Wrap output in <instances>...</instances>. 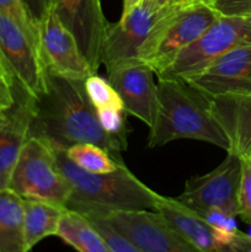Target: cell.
Returning <instances> with one entry per match:
<instances>
[{
	"label": "cell",
	"mask_w": 251,
	"mask_h": 252,
	"mask_svg": "<svg viewBox=\"0 0 251 252\" xmlns=\"http://www.w3.org/2000/svg\"><path fill=\"white\" fill-rule=\"evenodd\" d=\"M30 135L62 149L78 143H93L121 164L125 162L122 152L128 145L127 137L110 134L101 127L84 80L58 75L47 66L43 90L34 97Z\"/></svg>",
	"instance_id": "6da1fadb"
},
{
	"label": "cell",
	"mask_w": 251,
	"mask_h": 252,
	"mask_svg": "<svg viewBox=\"0 0 251 252\" xmlns=\"http://www.w3.org/2000/svg\"><path fill=\"white\" fill-rule=\"evenodd\" d=\"M157 97L159 108L149 128L148 147H162L177 139H194L228 152V138L212 112L208 96L184 79L159 78Z\"/></svg>",
	"instance_id": "7a4b0ae2"
},
{
	"label": "cell",
	"mask_w": 251,
	"mask_h": 252,
	"mask_svg": "<svg viewBox=\"0 0 251 252\" xmlns=\"http://www.w3.org/2000/svg\"><path fill=\"white\" fill-rule=\"evenodd\" d=\"M52 148L57 165L70 187L71 198L112 211H155L157 208L161 194L143 184L125 164L118 165L112 172H89L71 161L65 149Z\"/></svg>",
	"instance_id": "3957f363"
},
{
	"label": "cell",
	"mask_w": 251,
	"mask_h": 252,
	"mask_svg": "<svg viewBox=\"0 0 251 252\" xmlns=\"http://www.w3.org/2000/svg\"><path fill=\"white\" fill-rule=\"evenodd\" d=\"M219 16L211 4L203 1L193 0L179 5L157 22L138 58L157 73L180 51L196 41Z\"/></svg>",
	"instance_id": "277c9868"
},
{
	"label": "cell",
	"mask_w": 251,
	"mask_h": 252,
	"mask_svg": "<svg viewBox=\"0 0 251 252\" xmlns=\"http://www.w3.org/2000/svg\"><path fill=\"white\" fill-rule=\"evenodd\" d=\"M251 44V16L220 15L198 38L180 51L155 75L187 79L238 47Z\"/></svg>",
	"instance_id": "5b68a950"
},
{
	"label": "cell",
	"mask_w": 251,
	"mask_h": 252,
	"mask_svg": "<svg viewBox=\"0 0 251 252\" xmlns=\"http://www.w3.org/2000/svg\"><path fill=\"white\" fill-rule=\"evenodd\" d=\"M7 187L22 198L39 199L63 207L71 193L68 181L57 165L52 145L33 135H30L25 143Z\"/></svg>",
	"instance_id": "8992f818"
},
{
	"label": "cell",
	"mask_w": 251,
	"mask_h": 252,
	"mask_svg": "<svg viewBox=\"0 0 251 252\" xmlns=\"http://www.w3.org/2000/svg\"><path fill=\"white\" fill-rule=\"evenodd\" d=\"M179 6V5H177ZM176 6H160L153 0H140L122 12L120 21L108 22L102 43L101 64L106 70L138 58L140 48L160 19Z\"/></svg>",
	"instance_id": "52a82bcc"
},
{
	"label": "cell",
	"mask_w": 251,
	"mask_h": 252,
	"mask_svg": "<svg viewBox=\"0 0 251 252\" xmlns=\"http://www.w3.org/2000/svg\"><path fill=\"white\" fill-rule=\"evenodd\" d=\"M241 176V158L233 152L211 172L188 179L184 192L177 197L180 202L202 216L211 209L224 213L239 214V185Z\"/></svg>",
	"instance_id": "ba28073f"
},
{
	"label": "cell",
	"mask_w": 251,
	"mask_h": 252,
	"mask_svg": "<svg viewBox=\"0 0 251 252\" xmlns=\"http://www.w3.org/2000/svg\"><path fill=\"white\" fill-rule=\"evenodd\" d=\"M155 211L164 216L172 228L197 251L251 252V238L246 233H225L212 228L198 213L177 198L161 196Z\"/></svg>",
	"instance_id": "9c48e42d"
},
{
	"label": "cell",
	"mask_w": 251,
	"mask_h": 252,
	"mask_svg": "<svg viewBox=\"0 0 251 252\" xmlns=\"http://www.w3.org/2000/svg\"><path fill=\"white\" fill-rule=\"evenodd\" d=\"M111 219L138 252H194L157 211H111Z\"/></svg>",
	"instance_id": "30bf717a"
},
{
	"label": "cell",
	"mask_w": 251,
	"mask_h": 252,
	"mask_svg": "<svg viewBox=\"0 0 251 252\" xmlns=\"http://www.w3.org/2000/svg\"><path fill=\"white\" fill-rule=\"evenodd\" d=\"M0 51L9 65L14 80L33 97H37L43 90L46 71L38 42L1 11Z\"/></svg>",
	"instance_id": "8fae6325"
},
{
	"label": "cell",
	"mask_w": 251,
	"mask_h": 252,
	"mask_svg": "<svg viewBox=\"0 0 251 252\" xmlns=\"http://www.w3.org/2000/svg\"><path fill=\"white\" fill-rule=\"evenodd\" d=\"M49 7L73 33L93 74L97 73L108 25L100 0H51Z\"/></svg>",
	"instance_id": "7c38bea8"
},
{
	"label": "cell",
	"mask_w": 251,
	"mask_h": 252,
	"mask_svg": "<svg viewBox=\"0 0 251 252\" xmlns=\"http://www.w3.org/2000/svg\"><path fill=\"white\" fill-rule=\"evenodd\" d=\"M111 85L123 102L126 113L152 127L157 115L159 97L155 70L140 59L126 62L107 71Z\"/></svg>",
	"instance_id": "4fadbf2b"
},
{
	"label": "cell",
	"mask_w": 251,
	"mask_h": 252,
	"mask_svg": "<svg viewBox=\"0 0 251 252\" xmlns=\"http://www.w3.org/2000/svg\"><path fill=\"white\" fill-rule=\"evenodd\" d=\"M38 47L44 65L65 78L85 80L93 74L73 33L62 24L52 7L37 24Z\"/></svg>",
	"instance_id": "5bb4252c"
},
{
	"label": "cell",
	"mask_w": 251,
	"mask_h": 252,
	"mask_svg": "<svg viewBox=\"0 0 251 252\" xmlns=\"http://www.w3.org/2000/svg\"><path fill=\"white\" fill-rule=\"evenodd\" d=\"M209 97L251 94V44L219 57L199 73L184 79Z\"/></svg>",
	"instance_id": "9a60e30c"
},
{
	"label": "cell",
	"mask_w": 251,
	"mask_h": 252,
	"mask_svg": "<svg viewBox=\"0 0 251 252\" xmlns=\"http://www.w3.org/2000/svg\"><path fill=\"white\" fill-rule=\"evenodd\" d=\"M14 103L0 125V189L9 186L11 172L30 137L34 97L17 81L12 83Z\"/></svg>",
	"instance_id": "2e32d148"
},
{
	"label": "cell",
	"mask_w": 251,
	"mask_h": 252,
	"mask_svg": "<svg viewBox=\"0 0 251 252\" xmlns=\"http://www.w3.org/2000/svg\"><path fill=\"white\" fill-rule=\"evenodd\" d=\"M209 100L212 112L228 138V152L251 158V94L220 95Z\"/></svg>",
	"instance_id": "e0dca14e"
},
{
	"label": "cell",
	"mask_w": 251,
	"mask_h": 252,
	"mask_svg": "<svg viewBox=\"0 0 251 252\" xmlns=\"http://www.w3.org/2000/svg\"><path fill=\"white\" fill-rule=\"evenodd\" d=\"M65 208L51 202L24 198L25 251H30L43 239L56 235Z\"/></svg>",
	"instance_id": "ac0fdd59"
},
{
	"label": "cell",
	"mask_w": 251,
	"mask_h": 252,
	"mask_svg": "<svg viewBox=\"0 0 251 252\" xmlns=\"http://www.w3.org/2000/svg\"><path fill=\"white\" fill-rule=\"evenodd\" d=\"M24 198L9 187L0 189V252H26Z\"/></svg>",
	"instance_id": "d6986e66"
},
{
	"label": "cell",
	"mask_w": 251,
	"mask_h": 252,
	"mask_svg": "<svg viewBox=\"0 0 251 252\" xmlns=\"http://www.w3.org/2000/svg\"><path fill=\"white\" fill-rule=\"evenodd\" d=\"M65 207L78 212L88 219L110 252H138L137 248L121 233L120 229L111 219L110 212L112 209L71 197L68 199Z\"/></svg>",
	"instance_id": "ffe728a7"
},
{
	"label": "cell",
	"mask_w": 251,
	"mask_h": 252,
	"mask_svg": "<svg viewBox=\"0 0 251 252\" xmlns=\"http://www.w3.org/2000/svg\"><path fill=\"white\" fill-rule=\"evenodd\" d=\"M56 235L80 252H110L88 219L73 209H64Z\"/></svg>",
	"instance_id": "44dd1931"
},
{
	"label": "cell",
	"mask_w": 251,
	"mask_h": 252,
	"mask_svg": "<svg viewBox=\"0 0 251 252\" xmlns=\"http://www.w3.org/2000/svg\"><path fill=\"white\" fill-rule=\"evenodd\" d=\"M66 157L79 167L89 172H112L117 170V162L103 148L93 143H78L65 149ZM125 164V162H123Z\"/></svg>",
	"instance_id": "7402d4cb"
},
{
	"label": "cell",
	"mask_w": 251,
	"mask_h": 252,
	"mask_svg": "<svg viewBox=\"0 0 251 252\" xmlns=\"http://www.w3.org/2000/svg\"><path fill=\"white\" fill-rule=\"evenodd\" d=\"M84 86L95 108L116 107L125 110L120 95L111 85L110 81L98 76L96 73L90 74L84 80Z\"/></svg>",
	"instance_id": "603a6c76"
},
{
	"label": "cell",
	"mask_w": 251,
	"mask_h": 252,
	"mask_svg": "<svg viewBox=\"0 0 251 252\" xmlns=\"http://www.w3.org/2000/svg\"><path fill=\"white\" fill-rule=\"evenodd\" d=\"M0 11L11 17L16 24L20 25L24 31H26L32 38L38 42L37 25L31 19L21 0H0Z\"/></svg>",
	"instance_id": "cb8c5ba5"
},
{
	"label": "cell",
	"mask_w": 251,
	"mask_h": 252,
	"mask_svg": "<svg viewBox=\"0 0 251 252\" xmlns=\"http://www.w3.org/2000/svg\"><path fill=\"white\" fill-rule=\"evenodd\" d=\"M239 214L248 223L251 219V158H241V176L239 185Z\"/></svg>",
	"instance_id": "d4e9b609"
},
{
	"label": "cell",
	"mask_w": 251,
	"mask_h": 252,
	"mask_svg": "<svg viewBox=\"0 0 251 252\" xmlns=\"http://www.w3.org/2000/svg\"><path fill=\"white\" fill-rule=\"evenodd\" d=\"M125 112V110L116 107L96 108V115L101 127L110 134L121 135V137H128Z\"/></svg>",
	"instance_id": "484cf974"
},
{
	"label": "cell",
	"mask_w": 251,
	"mask_h": 252,
	"mask_svg": "<svg viewBox=\"0 0 251 252\" xmlns=\"http://www.w3.org/2000/svg\"><path fill=\"white\" fill-rule=\"evenodd\" d=\"M211 5L224 16H251V0H213Z\"/></svg>",
	"instance_id": "4316f807"
},
{
	"label": "cell",
	"mask_w": 251,
	"mask_h": 252,
	"mask_svg": "<svg viewBox=\"0 0 251 252\" xmlns=\"http://www.w3.org/2000/svg\"><path fill=\"white\" fill-rule=\"evenodd\" d=\"M26 9L34 24H38L51 6V0H27Z\"/></svg>",
	"instance_id": "83f0119b"
},
{
	"label": "cell",
	"mask_w": 251,
	"mask_h": 252,
	"mask_svg": "<svg viewBox=\"0 0 251 252\" xmlns=\"http://www.w3.org/2000/svg\"><path fill=\"white\" fill-rule=\"evenodd\" d=\"M14 91L12 83L6 79L0 78V111H6L14 103Z\"/></svg>",
	"instance_id": "f1b7e54d"
},
{
	"label": "cell",
	"mask_w": 251,
	"mask_h": 252,
	"mask_svg": "<svg viewBox=\"0 0 251 252\" xmlns=\"http://www.w3.org/2000/svg\"><path fill=\"white\" fill-rule=\"evenodd\" d=\"M0 78L6 79L10 83H14V76H12L11 71H10L9 65H7L6 61H5L4 56H2L1 51H0Z\"/></svg>",
	"instance_id": "f546056e"
},
{
	"label": "cell",
	"mask_w": 251,
	"mask_h": 252,
	"mask_svg": "<svg viewBox=\"0 0 251 252\" xmlns=\"http://www.w3.org/2000/svg\"><path fill=\"white\" fill-rule=\"evenodd\" d=\"M155 4L160 6H177V5H184L187 2H191L193 0H153Z\"/></svg>",
	"instance_id": "4dcf8cb0"
},
{
	"label": "cell",
	"mask_w": 251,
	"mask_h": 252,
	"mask_svg": "<svg viewBox=\"0 0 251 252\" xmlns=\"http://www.w3.org/2000/svg\"><path fill=\"white\" fill-rule=\"evenodd\" d=\"M138 1H140V0H123V11L129 10L130 7H132L133 5L137 4Z\"/></svg>",
	"instance_id": "1f68e13d"
},
{
	"label": "cell",
	"mask_w": 251,
	"mask_h": 252,
	"mask_svg": "<svg viewBox=\"0 0 251 252\" xmlns=\"http://www.w3.org/2000/svg\"><path fill=\"white\" fill-rule=\"evenodd\" d=\"M4 118H5V111H0V125L2 123Z\"/></svg>",
	"instance_id": "d6a6232c"
},
{
	"label": "cell",
	"mask_w": 251,
	"mask_h": 252,
	"mask_svg": "<svg viewBox=\"0 0 251 252\" xmlns=\"http://www.w3.org/2000/svg\"><path fill=\"white\" fill-rule=\"evenodd\" d=\"M248 224H249V225H250V229H249V230H248V233H246V234H248V235L250 236V238H251V219H250V220L248 221Z\"/></svg>",
	"instance_id": "836d02e7"
},
{
	"label": "cell",
	"mask_w": 251,
	"mask_h": 252,
	"mask_svg": "<svg viewBox=\"0 0 251 252\" xmlns=\"http://www.w3.org/2000/svg\"><path fill=\"white\" fill-rule=\"evenodd\" d=\"M197 1H203V2H207V4H211L213 0H197Z\"/></svg>",
	"instance_id": "e575fe53"
}]
</instances>
